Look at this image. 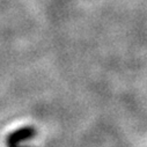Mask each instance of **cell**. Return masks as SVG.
Masks as SVG:
<instances>
[{
    "instance_id": "obj_1",
    "label": "cell",
    "mask_w": 147,
    "mask_h": 147,
    "mask_svg": "<svg viewBox=\"0 0 147 147\" xmlns=\"http://www.w3.org/2000/svg\"><path fill=\"white\" fill-rule=\"evenodd\" d=\"M37 131L32 126H24V127H20L19 130L12 132L8 137H7V145L8 146H16L23 141L30 140L32 137L36 136Z\"/></svg>"
}]
</instances>
